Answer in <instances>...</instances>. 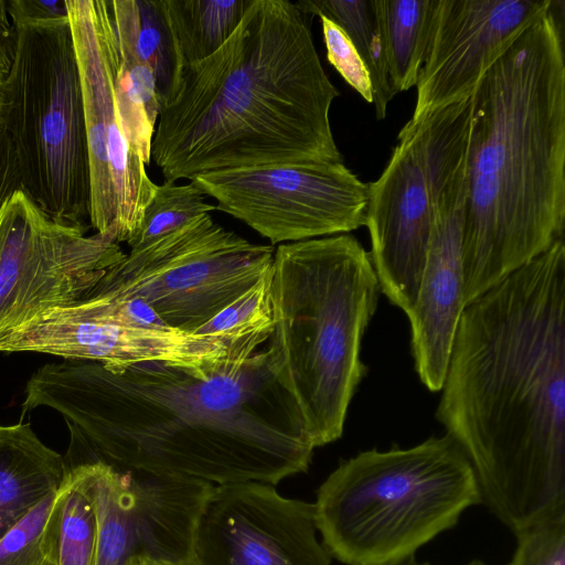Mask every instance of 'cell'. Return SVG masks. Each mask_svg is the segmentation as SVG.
I'll return each instance as SVG.
<instances>
[{
    "mask_svg": "<svg viewBox=\"0 0 565 565\" xmlns=\"http://www.w3.org/2000/svg\"><path fill=\"white\" fill-rule=\"evenodd\" d=\"M60 413L68 466L103 461L203 480L276 486L306 472L315 447L265 348L210 379L164 363L111 372L94 362L49 363L28 381L23 416Z\"/></svg>",
    "mask_w": 565,
    "mask_h": 565,
    "instance_id": "6da1fadb",
    "label": "cell"
},
{
    "mask_svg": "<svg viewBox=\"0 0 565 565\" xmlns=\"http://www.w3.org/2000/svg\"><path fill=\"white\" fill-rule=\"evenodd\" d=\"M437 419L512 533L565 511V245L470 301Z\"/></svg>",
    "mask_w": 565,
    "mask_h": 565,
    "instance_id": "7a4b0ae2",
    "label": "cell"
},
{
    "mask_svg": "<svg viewBox=\"0 0 565 565\" xmlns=\"http://www.w3.org/2000/svg\"><path fill=\"white\" fill-rule=\"evenodd\" d=\"M310 20L290 0H250L217 51L183 66L152 139L151 160L163 182L343 161L330 122L340 93L320 62Z\"/></svg>",
    "mask_w": 565,
    "mask_h": 565,
    "instance_id": "3957f363",
    "label": "cell"
},
{
    "mask_svg": "<svg viewBox=\"0 0 565 565\" xmlns=\"http://www.w3.org/2000/svg\"><path fill=\"white\" fill-rule=\"evenodd\" d=\"M564 4L523 31L472 94L463 231L466 306L563 239Z\"/></svg>",
    "mask_w": 565,
    "mask_h": 565,
    "instance_id": "277c9868",
    "label": "cell"
},
{
    "mask_svg": "<svg viewBox=\"0 0 565 565\" xmlns=\"http://www.w3.org/2000/svg\"><path fill=\"white\" fill-rule=\"evenodd\" d=\"M380 285L350 234L278 245L270 269L269 369L294 398L313 447L338 440L366 367L364 331Z\"/></svg>",
    "mask_w": 565,
    "mask_h": 565,
    "instance_id": "5b68a950",
    "label": "cell"
},
{
    "mask_svg": "<svg viewBox=\"0 0 565 565\" xmlns=\"http://www.w3.org/2000/svg\"><path fill=\"white\" fill-rule=\"evenodd\" d=\"M481 503L473 469L449 436L343 460L317 491L315 519L331 558L404 565Z\"/></svg>",
    "mask_w": 565,
    "mask_h": 565,
    "instance_id": "8992f818",
    "label": "cell"
},
{
    "mask_svg": "<svg viewBox=\"0 0 565 565\" xmlns=\"http://www.w3.org/2000/svg\"><path fill=\"white\" fill-rule=\"evenodd\" d=\"M14 25L3 130L13 147L21 191L52 218L88 228L89 159L68 18Z\"/></svg>",
    "mask_w": 565,
    "mask_h": 565,
    "instance_id": "52a82bcc",
    "label": "cell"
},
{
    "mask_svg": "<svg viewBox=\"0 0 565 565\" xmlns=\"http://www.w3.org/2000/svg\"><path fill=\"white\" fill-rule=\"evenodd\" d=\"M274 252L205 213L130 250L87 295L137 297L171 328L193 333L271 268Z\"/></svg>",
    "mask_w": 565,
    "mask_h": 565,
    "instance_id": "ba28073f",
    "label": "cell"
},
{
    "mask_svg": "<svg viewBox=\"0 0 565 565\" xmlns=\"http://www.w3.org/2000/svg\"><path fill=\"white\" fill-rule=\"evenodd\" d=\"M472 95L408 120L381 175L369 183L365 226L380 290L406 315L418 291L436 182L456 138L469 127Z\"/></svg>",
    "mask_w": 565,
    "mask_h": 565,
    "instance_id": "9c48e42d",
    "label": "cell"
},
{
    "mask_svg": "<svg viewBox=\"0 0 565 565\" xmlns=\"http://www.w3.org/2000/svg\"><path fill=\"white\" fill-rule=\"evenodd\" d=\"M58 222L23 191L0 210V338L39 315L85 298L125 257L116 227Z\"/></svg>",
    "mask_w": 565,
    "mask_h": 565,
    "instance_id": "30bf717a",
    "label": "cell"
},
{
    "mask_svg": "<svg viewBox=\"0 0 565 565\" xmlns=\"http://www.w3.org/2000/svg\"><path fill=\"white\" fill-rule=\"evenodd\" d=\"M82 86L90 173L89 224L117 228L118 243L138 230L157 184L128 145L115 99L119 64L109 0H65Z\"/></svg>",
    "mask_w": 565,
    "mask_h": 565,
    "instance_id": "8fae6325",
    "label": "cell"
},
{
    "mask_svg": "<svg viewBox=\"0 0 565 565\" xmlns=\"http://www.w3.org/2000/svg\"><path fill=\"white\" fill-rule=\"evenodd\" d=\"M192 181L216 210L273 245L348 234L365 225L369 183L343 161L224 169Z\"/></svg>",
    "mask_w": 565,
    "mask_h": 565,
    "instance_id": "7c38bea8",
    "label": "cell"
},
{
    "mask_svg": "<svg viewBox=\"0 0 565 565\" xmlns=\"http://www.w3.org/2000/svg\"><path fill=\"white\" fill-rule=\"evenodd\" d=\"M317 533L313 503L264 482L214 484L195 524L192 565H330Z\"/></svg>",
    "mask_w": 565,
    "mask_h": 565,
    "instance_id": "4fadbf2b",
    "label": "cell"
},
{
    "mask_svg": "<svg viewBox=\"0 0 565 565\" xmlns=\"http://www.w3.org/2000/svg\"><path fill=\"white\" fill-rule=\"evenodd\" d=\"M469 139H458L440 166L433 222L411 322L414 365L433 392L443 387L465 303L463 231Z\"/></svg>",
    "mask_w": 565,
    "mask_h": 565,
    "instance_id": "5bb4252c",
    "label": "cell"
},
{
    "mask_svg": "<svg viewBox=\"0 0 565 565\" xmlns=\"http://www.w3.org/2000/svg\"><path fill=\"white\" fill-rule=\"evenodd\" d=\"M0 351L49 353L98 363L111 372L164 363L210 379L226 369L225 347L214 338L94 319L70 307L45 311L4 334Z\"/></svg>",
    "mask_w": 565,
    "mask_h": 565,
    "instance_id": "9a60e30c",
    "label": "cell"
},
{
    "mask_svg": "<svg viewBox=\"0 0 565 565\" xmlns=\"http://www.w3.org/2000/svg\"><path fill=\"white\" fill-rule=\"evenodd\" d=\"M552 0H436L411 120L471 96L511 43Z\"/></svg>",
    "mask_w": 565,
    "mask_h": 565,
    "instance_id": "2e32d148",
    "label": "cell"
},
{
    "mask_svg": "<svg viewBox=\"0 0 565 565\" xmlns=\"http://www.w3.org/2000/svg\"><path fill=\"white\" fill-rule=\"evenodd\" d=\"M67 468L30 424L0 425V539L62 486Z\"/></svg>",
    "mask_w": 565,
    "mask_h": 565,
    "instance_id": "e0dca14e",
    "label": "cell"
},
{
    "mask_svg": "<svg viewBox=\"0 0 565 565\" xmlns=\"http://www.w3.org/2000/svg\"><path fill=\"white\" fill-rule=\"evenodd\" d=\"M117 33L119 64L115 99L121 131L146 166L160 111L157 85L150 66L141 62L134 43V1L109 0Z\"/></svg>",
    "mask_w": 565,
    "mask_h": 565,
    "instance_id": "ac0fdd59",
    "label": "cell"
},
{
    "mask_svg": "<svg viewBox=\"0 0 565 565\" xmlns=\"http://www.w3.org/2000/svg\"><path fill=\"white\" fill-rule=\"evenodd\" d=\"M436 0H373L392 93L416 85Z\"/></svg>",
    "mask_w": 565,
    "mask_h": 565,
    "instance_id": "d6986e66",
    "label": "cell"
},
{
    "mask_svg": "<svg viewBox=\"0 0 565 565\" xmlns=\"http://www.w3.org/2000/svg\"><path fill=\"white\" fill-rule=\"evenodd\" d=\"M270 269L254 286L193 332L222 342L226 350L227 364L244 365L268 342L273 333Z\"/></svg>",
    "mask_w": 565,
    "mask_h": 565,
    "instance_id": "ffe728a7",
    "label": "cell"
},
{
    "mask_svg": "<svg viewBox=\"0 0 565 565\" xmlns=\"http://www.w3.org/2000/svg\"><path fill=\"white\" fill-rule=\"evenodd\" d=\"M250 0H163L183 64L217 51L239 23Z\"/></svg>",
    "mask_w": 565,
    "mask_h": 565,
    "instance_id": "44dd1931",
    "label": "cell"
},
{
    "mask_svg": "<svg viewBox=\"0 0 565 565\" xmlns=\"http://www.w3.org/2000/svg\"><path fill=\"white\" fill-rule=\"evenodd\" d=\"M296 4L311 17L328 18L349 36L369 71L376 118H385L394 94L373 0H300Z\"/></svg>",
    "mask_w": 565,
    "mask_h": 565,
    "instance_id": "7402d4cb",
    "label": "cell"
},
{
    "mask_svg": "<svg viewBox=\"0 0 565 565\" xmlns=\"http://www.w3.org/2000/svg\"><path fill=\"white\" fill-rule=\"evenodd\" d=\"M98 520L75 471L67 468L47 527V557L55 565H94Z\"/></svg>",
    "mask_w": 565,
    "mask_h": 565,
    "instance_id": "603a6c76",
    "label": "cell"
},
{
    "mask_svg": "<svg viewBox=\"0 0 565 565\" xmlns=\"http://www.w3.org/2000/svg\"><path fill=\"white\" fill-rule=\"evenodd\" d=\"M132 18L136 54L153 72L161 107L174 94L184 66L163 0H134Z\"/></svg>",
    "mask_w": 565,
    "mask_h": 565,
    "instance_id": "cb8c5ba5",
    "label": "cell"
},
{
    "mask_svg": "<svg viewBox=\"0 0 565 565\" xmlns=\"http://www.w3.org/2000/svg\"><path fill=\"white\" fill-rule=\"evenodd\" d=\"M215 210L216 206L205 201L203 192L192 181L181 185L171 182L157 184L141 223L127 244L131 252L142 249L192 218Z\"/></svg>",
    "mask_w": 565,
    "mask_h": 565,
    "instance_id": "d4e9b609",
    "label": "cell"
},
{
    "mask_svg": "<svg viewBox=\"0 0 565 565\" xmlns=\"http://www.w3.org/2000/svg\"><path fill=\"white\" fill-rule=\"evenodd\" d=\"M57 491L42 500L0 539V565H42L46 559L47 527Z\"/></svg>",
    "mask_w": 565,
    "mask_h": 565,
    "instance_id": "484cf974",
    "label": "cell"
},
{
    "mask_svg": "<svg viewBox=\"0 0 565 565\" xmlns=\"http://www.w3.org/2000/svg\"><path fill=\"white\" fill-rule=\"evenodd\" d=\"M516 548L507 565H565V511L514 534Z\"/></svg>",
    "mask_w": 565,
    "mask_h": 565,
    "instance_id": "4316f807",
    "label": "cell"
},
{
    "mask_svg": "<svg viewBox=\"0 0 565 565\" xmlns=\"http://www.w3.org/2000/svg\"><path fill=\"white\" fill-rule=\"evenodd\" d=\"M321 22L327 58L343 79L367 103H373V87L369 71L344 31L326 17Z\"/></svg>",
    "mask_w": 565,
    "mask_h": 565,
    "instance_id": "83f0119b",
    "label": "cell"
},
{
    "mask_svg": "<svg viewBox=\"0 0 565 565\" xmlns=\"http://www.w3.org/2000/svg\"><path fill=\"white\" fill-rule=\"evenodd\" d=\"M17 29L7 7V0H0V131L3 130L6 94L14 62Z\"/></svg>",
    "mask_w": 565,
    "mask_h": 565,
    "instance_id": "f1b7e54d",
    "label": "cell"
},
{
    "mask_svg": "<svg viewBox=\"0 0 565 565\" xmlns=\"http://www.w3.org/2000/svg\"><path fill=\"white\" fill-rule=\"evenodd\" d=\"M7 7L14 23L67 15L65 0H7Z\"/></svg>",
    "mask_w": 565,
    "mask_h": 565,
    "instance_id": "f546056e",
    "label": "cell"
},
{
    "mask_svg": "<svg viewBox=\"0 0 565 565\" xmlns=\"http://www.w3.org/2000/svg\"><path fill=\"white\" fill-rule=\"evenodd\" d=\"M21 190L19 168L6 131H0V210L4 203Z\"/></svg>",
    "mask_w": 565,
    "mask_h": 565,
    "instance_id": "4dcf8cb0",
    "label": "cell"
},
{
    "mask_svg": "<svg viewBox=\"0 0 565 565\" xmlns=\"http://www.w3.org/2000/svg\"><path fill=\"white\" fill-rule=\"evenodd\" d=\"M126 565H182L168 559L138 555L131 557Z\"/></svg>",
    "mask_w": 565,
    "mask_h": 565,
    "instance_id": "1f68e13d",
    "label": "cell"
},
{
    "mask_svg": "<svg viewBox=\"0 0 565 565\" xmlns=\"http://www.w3.org/2000/svg\"><path fill=\"white\" fill-rule=\"evenodd\" d=\"M404 565H429V564H427V563H418V562L415 561V558H413V559L408 561Z\"/></svg>",
    "mask_w": 565,
    "mask_h": 565,
    "instance_id": "d6a6232c",
    "label": "cell"
},
{
    "mask_svg": "<svg viewBox=\"0 0 565 565\" xmlns=\"http://www.w3.org/2000/svg\"><path fill=\"white\" fill-rule=\"evenodd\" d=\"M468 565H487L486 563H483L482 561L480 559H473L471 561Z\"/></svg>",
    "mask_w": 565,
    "mask_h": 565,
    "instance_id": "836d02e7",
    "label": "cell"
},
{
    "mask_svg": "<svg viewBox=\"0 0 565 565\" xmlns=\"http://www.w3.org/2000/svg\"><path fill=\"white\" fill-rule=\"evenodd\" d=\"M42 565H55V564H54V562H53L52 559L46 558V559L42 563Z\"/></svg>",
    "mask_w": 565,
    "mask_h": 565,
    "instance_id": "e575fe53",
    "label": "cell"
}]
</instances>
